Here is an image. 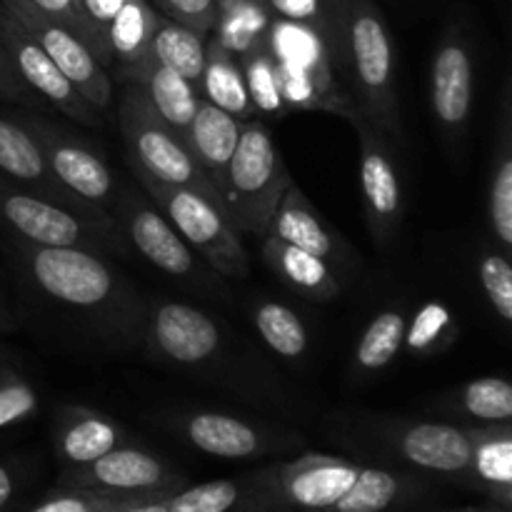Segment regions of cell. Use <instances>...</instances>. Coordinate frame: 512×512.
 <instances>
[{"instance_id":"38","label":"cell","mask_w":512,"mask_h":512,"mask_svg":"<svg viewBox=\"0 0 512 512\" xmlns=\"http://www.w3.org/2000/svg\"><path fill=\"white\" fill-rule=\"evenodd\" d=\"M23 5H28L35 13L45 15V18L55 20V23L65 25L70 33L78 35L90 50H93L95 58L103 65H110V50L108 40H105V28H100L83 8V0H20Z\"/></svg>"},{"instance_id":"13","label":"cell","mask_w":512,"mask_h":512,"mask_svg":"<svg viewBox=\"0 0 512 512\" xmlns=\"http://www.w3.org/2000/svg\"><path fill=\"white\" fill-rule=\"evenodd\" d=\"M475 100L473 40L460 25H448L430 63V110L445 148L460 153Z\"/></svg>"},{"instance_id":"2","label":"cell","mask_w":512,"mask_h":512,"mask_svg":"<svg viewBox=\"0 0 512 512\" xmlns=\"http://www.w3.org/2000/svg\"><path fill=\"white\" fill-rule=\"evenodd\" d=\"M143 345L158 363L235 393L248 403L285 408L288 393L270 370L243 350L215 315L175 300H155L145 308Z\"/></svg>"},{"instance_id":"24","label":"cell","mask_w":512,"mask_h":512,"mask_svg":"<svg viewBox=\"0 0 512 512\" xmlns=\"http://www.w3.org/2000/svg\"><path fill=\"white\" fill-rule=\"evenodd\" d=\"M260 243H263V260L270 273L295 295L313 300V303H333L340 298L343 280H340L338 270L325 263L323 258L305 253L275 235H265Z\"/></svg>"},{"instance_id":"14","label":"cell","mask_w":512,"mask_h":512,"mask_svg":"<svg viewBox=\"0 0 512 512\" xmlns=\"http://www.w3.org/2000/svg\"><path fill=\"white\" fill-rule=\"evenodd\" d=\"M350 123L358 130L360 140V188L368 230L380 248H388L395 243L403 223V183L398 160L388 135L380 133L370 120L355 113Z\"/></svg>"},{"instance_id":"10","label":"cell","mask_w":512,"mask_h":512,"mask_svg":"<svg viewBox=\"0 0 512 512\" xmlns=\"http://www.w3.org/2000/svg\"><path fill=\"white\" fill-rule=\"evenodd\" d=\"M110 215L123 233L125 243L133 245L168 278L203 293H225V278H220L203 258H198V253L180 238L168 218L148 200L135 195L130 188H120Z\"/></svg>"},{"instance_id":"46","label":"cell","mask_w":512,"mask_h":512,"mask_svg":"<svg viewBox=\"0 0 512 512\" xmlns=\"http://www.w3.org/2000/svg\"><path fill=\"white\" fill-rule=\"evenodd\" d=\"M115 512H170L165 508L163 498H135L125 500L123 505H118Z\"/></svg>"},{"instance_id":"23","label":"cell","mask_w":512,"mask_h":512,"mask_svg":"<svg viewBox=\"0 0 512 512\" xmlns=\"http://www.w3.org/2000/svg\"><path fill=\"white\" fill-rule=\"evenodd\" d=\"M465 488L490 503L512 508V428L510 423L470 425V465Z\"/></svg>"},{"instance_id":"34","label":"cell","mask_w":512,"mask_h":512,"mask_svg":"<svg viewBox=\"0 0 512 512\" xmlns=\"http://www.w3.org/2000/svg\"><path fill=\"white\" fill-rule=\"evenodd\" d=\"M460 338V325L455 313L440 300H425L418 308H410L405 328L403 350L413 358H438L448 353Z\"/></svg>"},{"instance_id":"47","label":"cell","mask_w":512,"mask_h":512,"mask_svg":"<svg viewBox=\"0 0 512 512\" xmlns=\"http://www.w3.org/2000/svg\"><path fill=\"white\" fill-rule=\"evenodd\" d=\"M443 512H510V510L503 508V505L488 503V505H475V508H458V510H443Z\"/></svg>"},{"instance_id":"42","label":"cell","mask_w":512,"mask_h":512,"mask_svg":"<svg viewBox=\"0 0 512 512\" xmlns=\"http://www.w3.org/2000/svg\"><path fill=\"white\" fill-rule=\"evenodd\" d=\"M120 500L128 498H110V495L100 493H88V490H58L45 498L43 503L35 505L30 512H98L110 505L120 503ZM133 500V498H130Z\"/></svg>"},{"instance_id":"19","label":"cell","mask_w":512,"mask_h":512,"mask_svg":"<svg viewBox=\"0 0 512 512\" xmlns=\"http://www.w3.org/2000/svg\"><path fill=\"white\" fill-rule=\"evenodd\" d=\"M268 235H275L305 253L318 255L338 270L340 278L343 273H353L360 265L358 253L350 248L348 240L320 215V210L295 183H290L280 198Z\"/></svg>"},{"instance_id":"21","label":"cell","mask_w":512,"mask_h":512,"mask_svg":"<svg viewBox=\"0 0 512 512\" xmlns=\"http://www.w3.org/2000/svg\"><path fill=\"white\" fill-rule=\"evenodd\" d=\"M170 512H278L265 468L240 478L185 485L163 498Z\"/></svg>"},{"instance_id":"40","label":"cell","mask_w":512,"mask_h":512,"mask_svg":"<svg viewBox=\"0 0 512 512\" xmlns=\"http://www.w3.org/2000/svg\"><path fill=\"white\" fill-rule=\"evenodd\" d=\"M38 410L40 395L33 383L10 368L0 370V430L35 418Z\"/></svg>"},{"instance_id":"35","label":"cell","mask_w":512,"mask_h":512,"mask_svg":"<svg viewBox=\"0 0 512 512\" xmlns=\"http://www.w3.org/2000/svg\"><path fill=\"white\" fill-rule=\"evenodd\" d=\"M153 58L180 78L200 88L205 68V38L185 25L160 15L153 35Z\"/></svg>"},{"instance_id":"6","label":"cell","mask_w":512,"mask_h":512,"mask_svg":"<svg viewBox=\"0 0 512 512\" xmlns=\"http://www.w3.org/2000/svg\"><path fill=\"white\" fill-rule=\"evenodd\" d=\"M290 183L293 178L270 130L258 118L245 120L223 188L225 213L235 230L263 240Z\"/></svg>"},{"instance_id":"44","label":"cell","mask_w":512,"mask_h":512,"mask_svg":"<svg viewBox=\"0 0 512 512\" xmlns=\"http://www.w3.org/2000/svg\"><path fill=\"white\" fill-rule=\"evenodd\" d=\"M123 3L125 0H83V8L100 28H105Z\"/></svg>"},{"instance_id":"3","label":"cell","mask_w":512,"mask_h":512,"mask_svg":"<svg viewBox=\"0 0 512 512\" xmlns=\"http://www.w3.org/2000/svg\"><path fill=\"white\" fill-rule=\"evenodd\" d=\"M325 438L355 458L370 460V465L468 485L470 425L343 410L328 418Z\"/></svg>"},{"instance_id":"22","label":"cell","mask_w":512,"mask_h":512,"mask_svg":"<svg viewBox=\"0 0 512 512\" xmlns=\"http://www.w3.org/2000/svg\"><path fill=\"white\" fill-rule=\"evenodd\" d=\"M55 453L65 468L93 463L108 450L128 443L118 420L83 405H60L53 430Z\"/></svg>"},{"instance_id":"29","label":"cell","mask_w":512,"mask_h":512,"mask_svg":"<svg viewBox=\"0 0 512 512\" xmlns=\"http://www.w3.org/2000/svg\"><path fill=\"white\" fill-rule=\"evenodd\" d=\"M433 410L460 425L510 423L512 385L500 375H483L440 395Z\"/></svg>"},{"instance_id":"18","label":"cell","mask_w":512,"mask_h":512,"mask_svg":"<svg viewBox=\"0 0 512 512\" xmlns=\"http://www.w3.org/2000/svg\"><path fill=\"white\" fill-rule=\"evenodd\" d=\"M0 175L18 183L20 188L30 190V193L60 205V208H68L73 213L85 215V218L110 220V215L100 213L98 208L88 205L60 185L35 135L13 113H0Z\"/></svg>"},{"instance_id":"5","label":"cell","mask_w":512,"mask_h":512,"mask_svg":"<svg viewBox=\"0 0 512 512\" xmlns=\"http://www.w3.org/2000/svg\"><path fill=\"white\" fill-rule=\"evenodd\" d=\"M155 428L198 453L225 460H258L305 450L303 433L275 420L215 408H163L148 415Z\"/></svg>"},{"instance_id":"7","label":"cell","mask_w":512,"mask_h":512,"mask_svg":"<svg viewBox=\"0 0 512 512\" xmlns=\"http://www.w3.org/2000/svg\"><path fill=\"white\" fill-rule=\"evenodd\" d=\"M118 125L135 178H150L165 185L193 188L223 205L218 190L210 185L203 170L198 168L185 140L160 118L140 85L130 83L123 90V98L118 105Z\"/></svg>"},{"instance_id":"20","label":"cell","mask_w":512,"mask_h":512,"mask_svg":"<svg viewBox=\"0 0 512 512\" xmlns=\"http://www.w3.org/2000/svg\"><path fill=\"white\" fill-rule=\"evenodd\" d=\"M435 493V480L383 465L360 468L353 488L323 512H400L425 503Z\"/></svg>"},{"instance_id":"17","label":"cell","mask_w":512,"mask_h":512,"mask_svg":"<svg viewBox=\"0 0 512 512\" xmlns=\"http://www.w3.org/2000/svg\"><path fill=\"white\" fill-rule=\"evenodd\" d=\"M0 3L33 35L35 43L48 53V58L58 65L60 73L73 83V88L100 115L108 113V108L113 105V80H110L105 65L95 58L93 50L78 35L70 33L65 25L35 13V10H30L20 0H0Z\"/></svg>"},{"instance_id":"45","label":"cell","mask_w":512,"mask_h":512,"mask_svg":"<svg viewBox=\"0 0 512 512\" xmlns=\"http://www.w3.org/2000/svg\"><path fill=\"white\" fill-rule=\"evenodd\" d=\"M15 490H18V475L10 468L8 463L0 460V512L8 508V503L13 500Z\"/></svg>"},{"instance_id":"33","label":"cell","mask_w":512,"mask_h":512,"mask_svg":"<svg viewBox=\"0 0 512 512\" xmlns=\"http://www.w3.org/2000/svg\"><path fill=\"white\" fill-rule=\"evenodd\" d=\"M273 13L265 0H220L213 38L233 55H245L268 40Z\"/></svg>"},{"instance_id":"43","label":"cell","mask_w":512,"mask_h":512,"mask_svg":"<svg viewBox=\"0 0 512 512\" xmlns=\"http://www.w3.org/2000/svg\"><path fill=\"white\" fill-rule=\"evenodd\" d=\"M0 100L5 103H13L23 110H38V113H45V100H40L28 85L23 83V78L15 70L13 60H10L8 50L0 43Z\"/></svg>"},{"instance_id":"16","label":"cell","mask_w":512,"mask_h":512,"mask_svg":"<svg viewBox=\"0 0 512 512\" xmlns=\"http://www.w3.org/2000/svg\"><path fill=\"white\" fill-rule=\"evenodd\" d=\"M0 43L8 50L23 83L40 100H45V105L60 110L65 118L75 120L85 128L103 125V115L73 88V83L60 73L58 65L48 58V53L35 43L33 35L18 23V18L3 3H0Z\"/></svg>"},{"instance_id":"37","label":"cell","mask_w":512,"mask_h":512,"mask_svg":"<svg viewBox=\"0 0 512 512\" xmlns=\"http://www.w3.org/2000/svg\"><path fill=\"white\" fill-rule=\"evenodd\" d=\"M475 275L483 290L488 308L493 310L495 318L508 328L512 323V265L510 253H505L498 245H488L478 253L475 260Z\"/></svg>"},{"instance_id":"8","label":"cell","mask_w":512,"mask_h":512,"mask_svg":"<svg viewBox=\"0 0 512 512\" xmlns=\"http://www.w3.org/2000/svg\"><path fill=\"white\" fill-rule=\"evenodd\" d=\"M155 208L178 230L180 238L203 258L220 278L243 280L250 273V255L243 238L230 223L228 213L218 200L193 188L165 185L150 178H135Z\"/></svg>"},{"instance_id":"36","label":"cell","mask_w":512,"mask_h":512,"mask_svg":"<svg viewBox=\"0 0 512 512\" xmlns=\"http://www.w3.org/2000/svg\"><path fill=\"white\" fill-rule=\"evenodd\" d=\"M240 68H243L245 85H248L250 103H253L255 113L258 115H280L288 113L283 98H280L278 88V75H275V60L273 53L268 48V40L258 48L248 50L245 55H240Z\"/></svg>"},{"instance_id":"30","label":"cell","mask_w":512,"mask_h":512,"mask_svg":"<svg viewBox=\"0 0 512 512\" xmlns=\"http://www.w3.org/2000/svg\"><path fill=\"white\" fill-rule=\"evenodd\" d=\"M200 98L208 100L215 108L225 110L238 120H255L253 103H250L248 85H245L243 68H240L238 55L218 43L210 35V43H205V68L200 78Z\"/></svg>"},{"instance_id":"12","label":"cell","mask_w":512,"mask_h":512,"mask_svg":"<svg viewBox=\"0 0 512 512\" xmlns=\"http://www.w3.org/2000/svg\"><path fill=\"white\" fill-rule=\"evenodd\" d=\"M13 115L35 135L60 185L98 208L100 213L110 215L115 198H118V183L98 150H93L83 138L65 130L63 125L53 123L48 115L38 113V110L20 108Z\"/></svg>"},{"instance_id":"1","label":"cell","mask_w":512,"mask_h":512,"mask_svg":"<svg viewBox=\"0 0 512 512\" xmlns=\"http://www.w3.org/2000/svg\"><path fill=\"white\" fill-rule=\"evenodd\" d=\"M10 255L40 298L108 345L130 348L143 343L148 303L138 298L118 270L110 268L103 253L10 238Z\"/></svg>"},{"instance_id":"48","label":"cell","mask_w":512,"mask_h":512,"mask_svg":"<svg viewBox=\"0 0 512 512\" xmlns=\"http://www.w3.org/2000/svg\"><path fill=\"white\" fill-rule=\"evenodd\" d=\"M8 328H13V318H10V315L3 310V305H0V330H8Z\"/></svg>"},{"instance_id":"28","label":"cell","mask_w":512,"mask_h":512,"mask_svg":"<svg viewBox=\"0 0 512 512\" xmlns=\"http://www.w3.org/2000/svg\"><path fill=\"white\" fill-rule=\"evenodd\" d=\"M160 13L148 0H125L118 13L105 25V40L110 50V65L133 78L153 58V35Z\"/></svg>"},{"instance_id":"49","label":"cell","mask_w":512,"mask_h":512,"mask_svg":"<svg viewBox=\"0 0 512 512\" xmlns=\"http://www.w3.org/2000/svg\"><path fill=\"white\" fill-rule=\"evenodd\" d=\"M135 500V498H133ZM125 500H120V503H115V505H110V508H103V510H98V512H115V508H118V505H123Z\"/></svg>"},{"instance_id":"39","label":"cell","mask_w":512,"mask_h":512,"mask_svg":"<svg viewBox=\"0 0 512 512\" xmlns=\"http://www.w3.org/2000/svg\"><path fill=\"white\" fill-rule=\"evenodd\" d=\"M273 18L285 23L308 25L318 30L335 50V30H338V5L330 0H265Z\"/></svg>"},{"instance_id":"15","label":"cell","mask_w":512,"mask_h":512,"mask_svg":"<svg viewBox=\"0 0 512 512\" xmlns=\"http://www.w3.org/2000/svg\"><path fill=\"white\" fill-rule=\"evenodd\" d=\"M363 463L338 455L305 453L265 465L278 512H323L338 503L358 480Z\"/></svg>"},{"instance_id":"9","label":"cell","mask_w":512,"mask_h":512,"mask_svg":"<svg viewBox=\"0 0 512 512\" xmlns=\"http://www.w3.org/2000/svg\"><path fill=\"white\" fill-rule=\"evenodd\" d=\"M0 230H5L8 238L50 245V248H85L98 253L103 250L125 253L128 248L113 218H85L20 188L3 175H0Z\"/></svg>"},{"instance_id":"4","label":"cell","mask_w":512,"mask_h":512,"mask_svg":"<svg viewBox=\"0 0 512 512\" xmlns=\"http://www.w3.org/2000/svg\"><path fill=\"white\" fill-rule=\"evenodd\" d=\"M335 60L345 68L358 113L388 138L403 140L393 38L373 0H340Z\"/></svg>"},{"instance_id":"27","label":"cell","mask_w":512,"mask_h":512,"mask_svg":"<svg viewBox=\"0 0 512 512\" xmlns=\"http://www.w3.org/2000/svg\"><path fill=\"white\" fill-rule=\"evenodd\" d=\"M488 225L493 243L505 253L512 250V93L510 78L503 83L500 118L495 128L493 165L488 180Z\"/></svg>"},{"instance_id":"25","label":"cell","mask_w":512,"mask_h":512,"mask_svg":"<svg viewBox=\"0 0 512 512\" xmlns=\"http://www.w3.org/2000/svg\"><path fill=\"white\" fill-rule=\"evenodd\" d=\"M240 130H243V120L233 118L230 113L200 98L198 110H195L188 133L183 138L198 168L203 170L210 185L218 190L220 200H223L228 165L233 160L235 148H238Z\"/></svg>"},{"instance_id":"11","label":"cell","mask_w":512,"mask_h":512,"mask_svg":"<svg viewBox=\"0 0 512 512\" xmlns=\"http://www.w3.org/2000/svg\"><path fill=\"white\" fill-rule=\"evenodd\" d=\"M188 478L160 455L128 443L108 450L93 463L65 468L58 490H88L110 498H165L185 488Z\"/></svg>"},{"instance_id":"50","label":"cell","mask_w":512,"mask_h":512,"mask_svg":"<svg viewBox=\"0 0 512 512\" xmlns=\"http://www.w3.org/2000/svg\"><path fill=\"white\" fill-rule=\"evenodd\" d=\"M5 368V358H3V353H0V370Z\"/></svg>"},{"instance_id":"31","label":"cell","mask_w":512,"mask_h":512,"mask_svg":"<svg viewBox=\"0 0 512 512\" xmlns=\"http://www.w3.org/2000/svg\"><path fill=\"white\" fill-rule=\"evenodd\" d=\"M130 83L140 85L145 90V95L150 98L153 108L158 110L160 118L180 135L185 138L190 128V120H193L195 110L200 105V88H195L190 80L180 78L178 73L168 70L165 65H160L158 60L150 58L138 73L130 78Z\"/></svg>"},{"instance_id":"41","label":"cell","mask_w":512,"mask_h":512,"mask_svg":"<svg viewBox=\"0 0 512 512\" xmlns=\"http://www.w3.org/2000/svg\"><path fill=\"white\" fill-rule=\"evenodd\" d=\"M160 15L195 30L198 35H213L218 23L220 0H155Z\"/></svg>"},{"instance_id":"51","label":"cell","mask_w":512,"mask_h":512,"mask_svg":"<svg viewBox=\"0 0 512 512\" xmlns=\"http://www.w3.org/2000/svg\"><path fill=\"white\" fill-rule=\"evenodd\" d=\"M330 3H333V5H340V0H330Z\"/></svg>"},{"instance_id":"32","label":"cell","mask_w":512,"mask_h":512,"mask_svg":"<svg viewBox=\"0 0 512 512\" xmlns=\"http://www.w3.org/2000/svg\"><path fill=\"white\" fill-rule=\"evenodd\" d=\"M248 318L260 343L288 363H303L310 353V330L303 315L290 305L273 298H258L250 303Z\"/></svg>"},{"instance_id":"26","label":"cell","mask_w":512,"mask_h":512,"mask_svg":"<svg viewBox=\"0 0 512 512\" xmlns=\"http://www.w3.org/2000/svg\"><path fill=\"white\" fill-rule=\"evenodd\" d=\"M408 303H393L378 310L360 333L358 343L350 350V380L368 383L390 368L403 353L405 328H408Z\"/></svg>"}]
</instances>
